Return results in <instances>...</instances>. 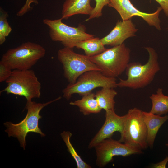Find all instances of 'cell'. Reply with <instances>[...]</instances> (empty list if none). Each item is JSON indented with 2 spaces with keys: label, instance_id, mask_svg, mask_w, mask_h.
Returning <instances> with one entry per match:
<instances>
[{
  "label": "cell",
  "instance_id": "6da1fadb",
  "mask_svg": "<svg viewBox=\"0 0 168 168\" xmlns=\"http://www.w3.org/2000/svg\"><path fill=\"white\" fill-rule=\"evenodd\" d=\"M145 48L149 54L147 62L144 64L137 62L129 63L125 70L127 78L120 79L118 86L138 89L146 86L153 80L160 70L158 55L153 48L146 47Z\"/></svg>",
  "mask_w": 168,
  "mask_h": 168
},
{
  "label": "cell",
  "instance_id": "7a4b0ae2",
  "mask_svg": "<svg viewBox=\"0 0 168 168\" xmlns=\"http://www.w3.org/2000/svg\"><path fill=\"white\" fill-rule=\"evenodd\" d=\"M61 98V97H59L44 103H37L32 100L27 101L25 108L27 110V112L25 118L21 121L16 124L8 122L4 123V125L7 127L5 132L8 133L9 137L16 138L21 146L25 149L26 145V138L28 133H37L42 137L45 136L38 125L39 120L42 118L40 115L41 110L49 104Z\"/></svg>",
  "mask_w": 168,
  "mask_h": 168
},
{
  "label": "cell",
  "instance_id": "3957f363",
  "mask_svg": "<svg viewBox=\"0 0 168 168\" xmlns=\"http://www.w3.org/2000/svg\"><path fill=\"white\" fill-rule=\"evenodd\" d=\"M130 50L124 43L107 49L102 53L89 57L105 76L115 78L121 75L129 63Z\"/></svg>",
  "mask_w": 168,
  "mask_h": 168
},
{
  "label": "cell",
  "instance_id": "277c9868",
  "mask_svg": "<svg viewBox=\"0 0 168 168\" xmlns=\"http://www.w3.org/2000/svg\"><path fill=\"white\" fill-rule=\"evenodd\" d=\"M45 53V49L41 45L27 41L8 49L3 55L1 60L12 70H29L44 57Z\"/></svg>",
  "mask_w": 168,
  "mask_h": 168
},
{
  "label": "cell",
  "instance_id": "5b68a950",
  "mask_svg": "<svg viewBox=\"0 0 168 168\" xmlns=\"http://www.w3.org/2000/svg\"><path fill=\"white\" fill-rule=\"evenodd\" d=\"M5 82L7 86L0 93L4 92L7 94L23 96L27 101L40 97L41 84L34 71L31 69L13 70Z\"/></svg>",
  "mask_w": 168,
  "mask_h": 168
},
{
  "label": "cell",
  "instance_id": "8992f818",
  "mask_svg": "<svg viewBox=\"0 0 168 168\" xmlns=\"http://www.w3.org/2000/svg\"><path fill=\"white\" fill-rule=\"evenodd\" d=\"M125 115L123 128L119 141L142 150L147 149L148 146L147 129L142 111L134 108L129 109Z\"/></svg>",
  "mask_w": 168,
  "mask_h": 168
},
{
  "label": "cell",
  "instance_id": "52a82bcc",
  "mask_svg": "<svg viewBox=\"0 0 168 168\" xmlns=\"http://www.w3.org/2000/svg\"><path fill=\"white\" fill-rule=\"evenodd\" d=\"M62 19H43L44 24L49 28V35L51 40L61 43L64 47L72 49L77 43L94 37L86 32V27L79 24L77 27L68 26L62 21Z\"/></svg>",
  "mask_w": 168,
  "mask_h": 168
},
{
  "label": "cell",
  "instance_id": "ba28073f",
  "mask_svg": "<svg viewBox=\"0 0 168 168\" xmlns=\"http://www.w3.org/2000/svg\"><path fill=\"white\" fill-rule=\"evenodd\" d=\"M117 86L115 78L107 77L100 71L93 70L82 74L75 83H69L62 92L63 97L69 100L74 94L83 96L97 87L114 88Z\"/></svg>",
  "mask_w": 168,
  "mask_h": 168
},
{
  "label": "cell",
  "instance_id": "9c48e42d",
  "mask_svg": "<svg viewBox=\"0 0 168 168\" xmlns=\"http://www.w3.org/2000/svg\"><path fill=\"white\" fill-rule=\"evenodd\" d=\"M57 56L63 65L64 76L69 84L75 83L81 75L87 71H100L88 56L77 53L72 49L64 47L58 50Z\"/></svg>",
  "mask_w": 168,
  "mask_h": 168
},
{
  "label": "cell",
  "instance_id": "30bf717a",
  "mask_svg": "<svg viewBox=\"0 0 168 168\" xmlns=\"http://www.w3.org/2000/svg\"><path fill=\"white\" fill-rule=\"evenodd\" d=\"M96 154V163L100 168H103L112 161L115 156L126 157L133 154L142 153L140 148L126 143L111 138L105 139L95 147Z\"/></svg>",
  "mask_w": 168,
  "mask_h": 168
},
{
  "label": "cell",
  "instance_id": "8fae6325",
  "mask_svg": "<svg viewBox=\"0 0 168 168\" xmlns=\"http://www.w3.org/2000/svg\"><path fill=\"white\" fill-rule=\"evenodd\" d=\"M108 6L115 9L120 15L122 20L130 19L133 16L142 18L149 26L161 30L159 16L162 8L159 7L154 12L148 13L142 12L136 8L130 0H109Z\"/></svg>",
  "mask_w": 168,
  "mask_h": 168
},
{
  "label": "cell",
  "instance_id": "7c38bea8",
  "mask_svg": "<svg viewBox=\"0 0 168 168\" xmlns=\"http://www.w3.org/2000/svg\"><path fill=\"white\" fill-rule=\"evenodd\" d=\"M115 110L105 111V120L101 128L89 142V149L95 147L103 140L111 138L114 133H121L123 129L126 115L120 116L117 115Z\"/></svg>",
  "mask_w": 168,
  "mask_h": 168
},
{
  "label": "cell",
  "instance_id": "4fadbf2b",
  "mask_svg": "<svg viewBox=\"0 0 168 168\" xmlns=\"http://www.w3.org/2000/svg\"><path fill=\"white\" fill-rule=\"evenodd\" d=\"M137 31L131 19L118 20L110 33L100 40L104 45L114 47L122 44L126 39L135 36Z\"/></svg>",
  "mask_w": 168,
  "mask_h": 168
},
{
  "label": "cell",
  "instance_id": "5bb4252c",
  "mask_svg": "<svg viewBox=\"0 0 168 168\" xmlns=\"http://www.w3.org/2000/svg\"><path fill=\"white\" fill-rule=\"evenodd\" d=\"M91 0H66L62 11V19H67L77 14L90 15L94 8L90 5Z\"/></svg>",
  "mask_w": 168,
  "mask_h": 168
},
{
  "label": "cell",
  "instance_id": "9a60e30c",
  "mask_svg": "<svg viewBox=\"0 0 168 168\" xmlns=\"http://www.w3.org/2000/svg\"><path fill=\"white\" fill-rule=\"evenodd\" d=\"M142 113L147 129V142L148 146L152 148L153 147L159 129L162 125L168 120V115L161 116L150 112L142 111Z\"/></svg>",
  "mask_w": 168,
  "mask_h": 168
},
{
  "label": "cell",
  "instance_id": "2e32d148",
  "mask_svg": "<svg viewBox=\"0 0 168 168\" xmlns=\"http://www.w3.org/2000/svg\"><path fill=\"white\" fill-rule=\"evenodd\" d=\"M69 104L77 106L84 115L98 113L102 110L96 99L95 94L91 92L83 96L80 100L71 102Z\"/></svg>",
  "mask_w": 168,
  "mask_h": 168
},
{
  "label": "cell",
  "instance_id": "e0dca14e",
  "mask_svg": "<svg viewBox=\"0 0 168 168\" xmlns=\"http://www.w3.org/2000/svg\"><path fill=\"white\" fill-rule=\"evenodd\" d=\"M117 94L113 88L103 87L96 92L95 96L100 107L106 111L115 110L114 98Z\"/></svg>",
  "mask_w": 168,
  "mask_h": 168
},
{
  "label": "cell",
  "instance_id": "ac0fdd59",
  "mask_svg": "<svg viewBox=\"0 0 168 168\" xmlns=\"http://www.w3.org/2000/svg\"><path fill=\"white\" fill-rule=\"evenodd\" d=\"M75 47L83 50L85 55L89 57L98 55L107 49L105 47L100 39L98 37L81 41L76 44Z\"/></svg>",
  "mask_w": 168,
  "mask_h": 168
},
{
  "label": "cell",
  "instance_id": "d6986e66",
  "mask_svg": "<svg viewBox=\"0 0 168 168\" xmlns=\"http://www.w3.org/2000/svg\"><path fill=\"white\" fill-rule=\"evenodd\" d=\"M150 98L152 104L151 113L160 116L168 113V96L163 94L162 88H158Z\"/></svg>",
  "mask_w": 168,
  "mask_h": 168
},
{
  "label": "cell",
  "instance_id": "ffe728a7",
  "mask_svg": "<svg viewBox=\"0 0 168 168\" xmlns=\"http://www.w3.org/2000/svg\"><path fill=\"white\" fill-rule=\"evenodd\" d=\"M68 152L75 160L77 168H91V166L85 162L77 153L70 141L72 133L69 131H64L61 134Z\"/></svg>",
  "mask_w": 168,
  "mask_h": 168
},
{
  "label": "cell",
  "instance_id": "44dd1931",
  "mask_svg": "<svg viewBox=\"0 0 168 168\" xmlns=\"http://www.w3.org/2000/svg\"><path fill=\"white\" fill-rule=\"evenodd\" d=\"M8 17L7 12L2 8H0V44L5 41L6 37L8 36L12 29L7 21Z\"/></svg>",
  "mask_w": 168,
  "mask_h": 168
},
{
  "label": "cell",
  "instance_id": "7402d4cb",
  "mask_svg": "<svg viewBox=\"0 0 168 168\" xmlns=\"http://www.w3.org/2000/svg\"><path fill=\"white\" fill-rule=\"evenodd\" d=\"M96 5L89 15L88 18L85 21H88L94 18H98L102 16V10L104 7L108 5L110 2L109 0H95Z\"/></svg>",
  "mask_w": 168,
  "mask_h": 168
},
{
  "label": "cell",
  "instance_id": "603a6c76",
  "mask_svg": "<svg viewBox=\"0 0 168 168\" xmlns=\"http://www.w3.org/2000/svg\"><path fill=\"white\" fill-rule=\"evenodd\" d=\"M12 70L9 66L1 60L0 61V82L6 81L11 75Z\"/></svg>",
  "mask_w": 168,
  "mask_h": 168
},
{
  "label": "cell",
  "instance_id": "cb8c5ba5",
  "mask_svg": "<svg viewBox=\"0 0 168 168\" xmlns=\"http://www.w3.org/2000/svg\"><path fill=\"white\" fill-rule=\"evenodd\" d=\"M34 3L35 4H38L37 0H26L24 6L17 12L16 15L18 16H22L26 13L31 10L32 8L30 7V4Z\"/></svg>",
  "mask_w": 168,
  "mask_h": 168
},
{
  "label": "cell",
  "instance_id": "d4e9b609",
  "mask_svg": "<svg viewBox=\"0 0 168 168\" xmlns=\"http://www.w3.org/2000/svg\"><path fill=\"white\" fill-rule=\"evenodd\" d=\"M157 2L162 8L166 16L168 18V0H154Z\"/></svg>",
  "mask_w": 168,
  "mask_h": 168
},
{
  "label": "cell",
  "instance_id": "484cf974",
  "mask_svg": "<svg viewBox=\"0 0 168 168\" xmlns=\"http://www.w3.org/2000/svg\"><path fill=\"white\" fill-rule=\"evenodd\" d=\"M168 162V156L166 157L162 161L156 164H153L152 167L154 168H165Z\"/></svg>",
  "mask_w": 168,
  "mask_h": 168
},
{
  "label": "cell",
  "instance_id": "4316f807",
  "mask_svg": "<svg viewBox=\"0 0 168 168\" xmlns=\"http://www.w3.org/2000/svg\"><path fill=\"white\" fill-rule=\"evenodd\" d=\"M166 145L167 146L168 148V144H166Z\"/></svg>",
  "mask_w": 168,
  "mask_h": 168
},
{
  "label": "cell",
  "instance_id": "83f0119b",
  "mask_svg": "<svg viewBox=\"0 0 168 168\" xmlns=\"http://www.w3.org/2000/svg\"></svg>",
  "mask_w": 168,
  "mask_h": 168
}]
</instances>
